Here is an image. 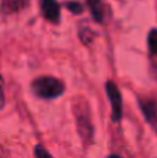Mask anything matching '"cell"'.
<instances>
[{"label": "cell", "instance_id": "ba28073f", "mask_svg": "<svg viewBox=\"0 0 157 158\" xmlns=\"http://www.w3.org/2000/svg\"><path fill=\"white\" fill-rule=\"evenodd\" d=\"M147 43H149V50L152 54L157 56V29H152L147 38Z\"/></svg>", "mask_w": 157, "mask_h": 158}, {"label": "cell", "instance_id": "52a82bcc", "mask_svg": "<svg viewBox=\"0 0 157 158\" xmlns=\"http://www.w3.org/2000/svg\"><path fill=\"white\" fill-rule=\"evenodd\" d=\"M27 3L28 0H3L2 11L4 14L15 13V11H19L21 8H24L27 6Z\"/></svg>", "mask_w": 157, "mask_h": 158}, {"label": "cell", "instance_id": "6da1fadb", "mask_svg": "<svg viewBox=\"0 0 157 158\" xmlns=\"http://www.w3.org/2000/svg\"><path fill=\"white\" fill-rule=\"evenodd\" d=\"M64 83L53 77H39L32 82V90L40 98H56L64 93Z\"/></svg>", "mask_w": 157, "mask_h": 158}, {"label": "cell", "instance_id": "30bf717a", "mask_svg": "<svg viewBox=\"0 0 157 158\" xmlns=\"http://www.w3.org/2000/svg\"><path fill=\"white\" fill-rule=\"evenodd\" d=\"M4 106V92H3V78L0 75V108Z\"/></svg>", "mask_w": 157, "mask_h": 158}, {"label": "cell", "instance_id": "7a4b0ae2", "mask_svg": "<svg viewBox=\"0 0 157 158\" xmlns=\"http://www.w3.org/2000/svg\"><path fill=\"white\" fill-rule=\"evenodd\" d=\"M74 115L77 119V128L81 135V139L85 144L92 143L93 136V126L91 122V115H89V107L83 98H81V103H74Z\"/></svg>", "mask_w": 157, "mask_h": 158}, {"label": "cell", "instance_id": "3957f363", "mask_svg": "<svg viewBox=\"0 0 157 158\" xmlns=\"http://www.w3.org/2000/svg\"><path fill=\"white\" fill-rule=\"evenodd\" d=\"M106 92L110 98L111 103V119L114 122H118L122 117V98L120 94V90L114 82H107L106 83Z\"/></svg>", "mask_w": 157, "mask_h": 158}, {"label": "cell", "instance_id": "9c48e42d", "mask_svg": "<svg viewBox=\"0 0 157 158\" xmlns=\"http://www.w3.org/2000/svg\"><path fill=\"white\" fill-rule=\"evenodd\" d=\"M66 7L68 8V10L71 11L72 14H81L83 11L82 4H81V3H78V2H70V3H67Z\"/></svg>", "mask_w": 157, "mask_h": 158}, {"label": "cell", "instance_id": "277c9868", "mask_svg": "<svg viewBox=\"0 0 157 158\" xmlns=\"http://www.w3.org/2000/svg\"><path fill=\"white\" fill-rule=\"evenodd\" d=\"M40 10L47 21L58 22V19H60V4L56 0H40Z\"/></svg>", "mask_w": 157, "mask_h": 158}, {"label": "cell", "instance_id": "5b68a950", "mask_svg": "<svg viewBox=\"0 0 157 158\" xmlns=\"http://www.w3.org/2000/svg\"><path fill=\"white\" fill-rule=\"evenodd\" d=\"M141 110L143 112V117L146 118V121L153 126V129L157 131V104L156 101L150 100V98H145L141 100L139 103Z\"/></svg>", "mask_w": 157, "mask_h": 158}, {"label": "cell", "instance_id": "8992f818", "mask_svg": "<svg viewBox=\"0 0 157 158\" xmlns=\"http://www.w3.org/2000/svg\"><path fill=\"white\" fill-rule=\"evenodd\" d=\"M88 7L92 13L95 21L97 22H103L104 21V6H103L102 0H86Z\"/></svg>", "mask_w": 157, "mask_h": 158}, {"label": "cell", "instance_id": "8fae6325", "mask_svg": "<svg viewBox=\"0 0 157 158\" xmlns=\"http://www.w3.org/2000/svg\"><path fill=\"white\" fill-rule=\"evenodd\" d=\"M35 156H36V157H40V156H50V153H49V151H46V150H43V148H42L40 146H38V147H36V150H35Z\"/></svg>", "mask_w": 157, "mask_h": 158}]
</instances>
